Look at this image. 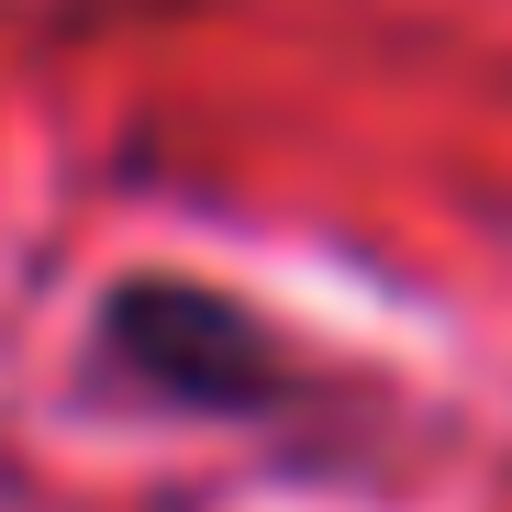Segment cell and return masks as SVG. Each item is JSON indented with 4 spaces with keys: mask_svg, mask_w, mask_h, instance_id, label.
Returning <instances> with one entry per match:
<instances>
[{
    "mask_svg": "<svg viewBox=\"0 0 512 512\" xmlns=\"http://www.w3.org/2000/svg\"><path fill=\"white\" fill-rule=\"evenodd\" d=\"M101 357L145 401H179V412H268L301 379L279 334L201 279H123L101 301Z\"/></svg>",
    "mask_w": 512,
    "mask_h": 512,
    "instance_id": "6da1fadb",
    "label": "cell"
}]
</instances>
